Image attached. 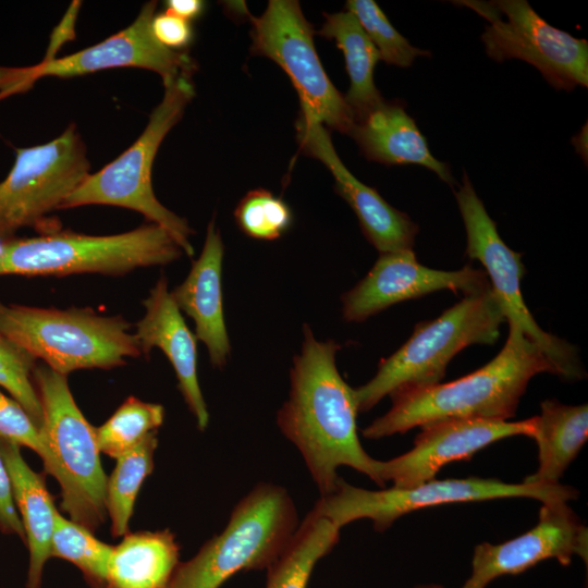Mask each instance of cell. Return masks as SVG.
<instances>
[{
  "instance_id": "cell-1",
  "label": "cell",
  "mask_w": 588,
  "mask_h": 588,
  "mask_svg": "<svg viewBox=\"0 0 588 588\" xmlns=\"http://www.w3.org/2000/svg\"><path fill=\"white\" fill-rule=\"evenodd\" d=\"M301 352L293 357L291 390L277 414L281 432L301 452L320 497L334 491L340 466H348L379 485L376 460L357 434L354 389L341 377L333 340L319 342L305 324Z\"/></svg>"
},
{
  "instance_id": "cell-2",
  "label": "cell",
  "mask_w": 588,
  "mask_h": 588,
  "mask_svg": "<svg viewBox=\"0 0 588 588\" xmlns=\"http://www.w3.org/2000/svg\"><path fill=\"white\" fill-rule=\"evenodd\" d=\"M555 370L541 348L510 327L498 355L476 371L446 383L390 394L391 408L363 430L381 439L444 419L507 420L516 413L530 379Z\"/></svg>"
},
{
  "instance_id": "cell-3",
  "label": "cell",
  "mask_w": 588,
  "mask_h": 588,
  "mask_svg": "<svg viewBox=\"0 0 588 588\" xmlns=\"http://www.w3.org/2000/svg\"><path fill=\"white\" fill-rule=\"evenodd\" d=\"M184 254L164 228L148 223L112 235L54 231L36 237L0 240V275H124L137 268L164 266Z\"/></svg>"
},
{
  "instance_id": "cell-4",
  "label": "cell",
  "mask_w": 588,
  "mask_h": 588,
  "mask_svg": "<svg viewBox=\"0 0 588 588\" xmlns=\"http://www.w3.org/2000/svg\"><path fill=\"white\" fill-rule=\"evenodd\" d=\"M504 322L491 289L463 296L439 317L417 324L411 338L379 363L372 379L354 389L358 412L369 411L394 392L440 383L458 352L475 344H494Z\"/></svg>"
},
{
  "instance_id": "cell-5",
  "label": "cell",
  "mask_w": 588,
  "mask_h": 588,
  "mask_svg": "<svg viewBox=\"0 0 588 588\" xmlns=\"http://www.w3.org/2000/svg\"><path fill=\"white\" fill-rule=\"evenodd\" d=\"M0 333L64 376L78 369H111L142 355L130 322L90 308L0 302Z\"/></svg>"
},
{
  "instance_id": "cell-6",
  "label": "cell",
  "mask_w": 588,
  "mask_h": 588,
  "mask_svg": "<svg viewBox=\"0 0 588 588\" xmlns=\"http://www.w3.org/2000/svg\"><path fill=\"white\" fill-rule=\"evenodd\" d=\"M298 525L287 491L261 482L234 506L219 535L193 559L177 564L167 588H219L241 571L267 569L286 549Z\"/></svg>"
},
{
  "instance_id": "cell-7",
  "label": "cell",
  "mask_w": 588,
  "mask_h": 588,
  "mask_svg": "<svg viewBox=\"0 0 588 588\" xmlns=\"http://www.w3.org/2000/svg\"><path fill=\"white\" fill-rule=\"evenodd\" d=\"M33 380L42 407L45 469L61 487V509L71 520L93 531L107 515L108 478L100 462L96 428L75 403L66 376L37 365Z\"/></svg>"
},
{
  "instance_id": "cell-8",
  "label": "cell",
  "mask_w": 588,
  "mask_h": 588,
  "mask_svg": "<svg viewBox=\"0 0 588 588\" xmlns=\"http://www.w3.org/2000/svg\"><path fill=\"white\" fill-rule=\"evenodd\" d=\"M189 74L163 82L162 100L152 110L139 137L117 159L90 173L64 200L61 209L87 205L127 208L142 213L150 223L167 229L184 254L194 255L188 222L166 208L156 197L151 173L157 151L170 130L181 120L195 96Z\"/></svg>"
},
{
  "instance_id": "cell-9",
  "label": "cell",
  "mask_w": 588,
  "mask_h": 588,
  "mask_svg": "<svg viewBox=\"0 0 588 588\" xmlns=\"http://www.w3.org/2000/svg\"><path fill=\"white\" fill-rule=\"evenodd\" d=\"M577 495L575 488L561 483H507L479 477L432 479L411 488L367 490L340 477L334 491L320 497L309 513L329 519L339 528L369 518L377 531H384L399 517L424 507L507 498H530L542 503L567 502Z\"/></svg>"
},
{
  "instance_id": "cell-10",
  "label": "cell",
  "mask_w": 588,
  "mask_h": 588,
  "mask_svg": "<svg viewBox=\"0 0 588 588\" xmlns=\"http://www.w3.org/2000/svg\"><path fill=\"white\" fill-rule=\"evenodd\" d=\"M86 146L75 125L57 138L17 148L14 164L0 182V240L33 226L44 233L60 230L48 216L90 174Z\"/></svg>"
},
{
  "instance_id": "cell-11",
  "label": "cell",
  "mask_w": 588,
  "mask_h": 588,
  "mask_svg": "<svg viewBox=\"0 0 588 588\" xmlns=\"http://www.w3.org/2000/svg\"><path fill=\"white\" fill-rule=\"evenodd\" d=\"M455 197L466 230L465 253L483 266L509 327L518 328L541 348L556 376L567 381L581 380L585 370L576 347L543 331L526 306L520 290L525 274L522 254L511 249L501 238L497 223L488 215L466 172Z\"/></svg>"
},
{
  "instance_id": "cell-12",
  "label": "cell",
  "mask_w": 588,
  "mask_h": 588,
  "mask_svg": "<svg viewBox=\"0 0 588 588\" xmlns=\"http://www.w3.org/2000/svg\"><path fill=\"white\" fill-rule=\"evenodd\" d=\"M246 16L252 24L250 53L269 58L283 69L298 94L301 111L348 135L354 125L353 113L320 62L313 26L298 1L270 0L260 16L248 10Z\"/></svg>"
},
{
  "instance_id": "cell-13",
  "label": "cell",
  "mask_w": 588,
  "mask_h": 588,
  "mask_svg": "<svg viewBox=\"0 0 588 588\" xmlns=\"http://www.w3.org/2000/svg\"><path fill=\"white\" fill-rule=\"evenodd\" d=\"M485 17L481 40L495 61L520 59L555 89L588 86V41L551 26L525 0L456 1Z\"/></svg>"
},
{
  "instance_id": "cell-14",
  "label": "cell",
  "mask_w": 588,
  "mask_h": 588,
  "mask_svg": "<svg viewBox=\"0 0 588 588\" xmlns=\"http://www.w3.org/2000/svg\"><path fill=\"white\" fill-rule=\"evenodd\" d=\"M157 2L146 3L135 21L101 42L75 53L46 57L30 66L0 65V101L28 91L42 77H72L114 68H140L158 73L162 82L182 74L193 75L195 61L185 51H174L159 44L151 22Z\"/></svg>"
},
{
  "instance_id": "cell-15",
  "label": "cell",
  "mask_w": 588,
  "mask_h": 588,
  "mask_svg": "<svg viewBox=\"0 0 588 588\" xmlns=\"http://www.w3.org/2000/svg\"><path fill=\"white\" fill-rule=\"evenodd\" d=\"M490 289L483 269L467 265L438 270L419 264L413 249L383 253L365 278L343 294L342 314L346 321L360 322L397 303L441 290L467 296Z\"/></svg>"
},
{
  "instance_id": "cell-16",
  "label": "cell",
  "mask_w": 588,
  "mask_h": 588,
  "mask_svg": "<svg viewBox=\"0 0 588 588\" xmlns=\"http://www.w3.org/2000/svg\"><path fill=\"white\" fill-rule=\"evenodd\" d=\"M413 448L388 461L376 460L380 487L411 488L434 479L449 463L469 460L479 450L513 436L532 437L535 417L519 420L444 419L420 427Z\"/></svg>"
},
{
  "instance_id": "cell-17",
  "label": "cell",
  "mask_w": 588,
  "mask_h": 588,
  "mask_svg": "<svg viewBox=\"0 0 588 588\" xmlns=\"http://www.w3.org/2000/svg\"><path fill=\"white\" fill-rule=\"evenodd\" d=\"M575 555L587 562V527L566 502L542 503L538 523L525 534L475 548L471 574L462 588H486L498 577L517 575L548 559L567 566Z\"/></svg>"
},
{
  "instance_id": "cell-18",
  "label": "cell",
  "mask_w": 588,
  "mask_h": 588,
  "mask_svg": "<svg viewBox=\"0 0 588 588\" xmlns=\"http://www.w3.org/2000/svg\"><path fill=\"white\" fill-rule=\"evenodd\" d=\"M297 140L304 154L321 161L335 181L336 193L354 210L366 238L380 254L413 249L418 225L372 187L355 177L339 158L324 125L301 111Z\"/></svg>"
},
{
  "instance_id": "cell-19",
  "label": "cell",
  "mask_w": 588,
  "mask_h": 588,
  "mask_svg": "<svg viewBox=\"0 0 588 588\" xmlns=\"http://www.w3.org/2000/svg\"><path fill=\"white\" fill-rule=\"evenodd\" d=\"M143 305L145 314L134 333L140 354L148 356L154 347L164 353L175 371L184 401L198 429L204 431L209 424V413L197 377V339L186 326L164 275L156 282Z\"/></svg>"
},
{
  "instance_id": "cell-20",
  "label": "cell",
  "mask_w": 588,
  "mask_h": 588,
  "mask_svg": "<svg viewBox=\"0 0 588 588\" xmlns=\"http://www.w3.org/2000/svg\"><path fill=\"white\" fill-rule=\"evenodd\" d=\"M223 254V242L212 219L199 257L186 279L171 292L179 309L193 319L195 336L206 345L210 363L217 368L226 365L231 350L221 289Z\"/></svg>"
},
{
  "instance_id": "cell-21",
  "label": "cell",
  "mask_w": 588,
  "mask_h": 588,
  "mask_svg": "<svg viewBox=\"0 0 588 588\" xmlns=\"http://www.w3.org/2000/svg\"><path fill=\"white\" fill-rule=\"evenodd\" d=\"M369 161L383 164H419L453 186L446 163L436 159L414 119L396 102L383 100L354 122L348 134Z\"/></svg>"
},
{
  "instance_id": "cell-22",
  "label": "cell",
  "mask_w": 588,
  "mask_h": 588,
  "mask_svg": "<svg viewBox=\"0 0 588 588\" xmlns=\"http://www.w3.org/2000/svg\"><path fill=\"white\" fill-rule=\"evenodd\" d=\"M15 506L23 524L29 551L27 588H40L42 569L51 556V539L57 510L44 478L24 461L20 446L0 440Z\"/></svg>"
},
{
  "instance_id": "cell-23",
  "label": "cell",
  "mask_w": 588,
  "mask_h": 588,
  "mask_svg": "<svg viewBox=\"0 0 588 588\" xmlns=\"http://www.w3.org/2000/svg\"><path fill=\"white\" fill-rule=\"evenodd\" d=\"M179 554L169 529L125 534L113 547L103 588H167Z\"/></svg>"
},
{
  "instance_id": "cell-24",
  "label": "cell",
  "mask_w": 588,
  "mask_h": 588,
  "mask_svg": "<svg viewBox=\"0 0 588 588\" xmlns=\"http://www.w3.org/2000/svg\"><path fill=\"white\" fill-rule=\"evenodd\" d=\"M538 445V468L527 476L526 483L558 485L588 438V407L564 405L556 400L541 403L535 416L532 437Z\"/></svg>"
},
{
  "instance_id": "cell-25",
  "label": "cell",
  "mask_w": 588,
  "mask_h": 588,
  "mask_svg": "<svg viewBox=\"0 0 588 588\" xmlns=\"http://www.w3.org/2000/svg\"><path fill=\"white\" fill-rule=\"evenodd\" d=\"M323 16L326 21L317 34L335 40L344 54L351 83L344 99L355 122L384 100L373 81L380 54L351 12L323 13Z\"/></svg>"
},
{
  "instance_id": "cell-26",
  "label": "cell",
  "mask_w": 588,
  "mask_h": 588,
  "mask_svg": "<svg viewBox=\"0 0 588 588\" xmlns=\"http://www.w3.org/2000/svg\"><path fill=\"white\" fill-rule=\"evenodd\" d=\"M340 529L308 513L286 549L267 568L266 588H306L316 563L338 543Z\"/></svg>"
},
{
  "instance_id": "cell-27",
  "label": "cell",
  "mask_w": 588,
  "mask_h": 588,
  "mask_svg": "<svg viewBox=\"0 0 588 588\" xmlns=\"http://www.w3.org/2000/svg\"><path fill=\"white\" fill-rule=\"evenodd\" d=\"M157 445V432H154L137 448L117 458V465L107 479L106 510L114 537L127 534L128 520L140 486L152 471Z\"/></svg>"
},
{
  "instance_id": "cell-28",
  "label": "cell",
  "mask_w": 588,
  "mask_h": 588,
  "mask_svg": "<svg viewBox=\"0 0 588 588\" xmlns=\"http://www.w3.org/2000/svg\"><path fill=\"white\" fill-rule=\"evenodd\" d=\"M163 419L162 405L130 396L103 425L96 428L99 451L119 458L157 432Z\"/></svg>"
},
{
  "instance_id": "cell-29",
  "label": "cell",
  "mask_w": 588,
  "mask_h": 588,
  "mask_svg": "<svg viewBox=\"0 0 588 588\" xmlns=\"http://www.w3.org/2000/svg\"><path fill=\"white\" fill-rule=\"evenodd\" d=\"M112 551V546L98 540L89 529L57 512L51 556L76 565L93 588H103Z\"/></svg>"
},
{
  "instance_id": "cell-30",
  "label": "cell",
  "mask_w": 588,
  "mask_h": 588,
  "mask_svg": "<svg viewBox=\"0 0 588 588\" xmlns=\"http://www.w3.org/2000/svg\"><path fill=\"white\" fill-rule=\"evenodd\" d=\"M346 11L358 21L364 32L377 48L380 60L388 64L408 68L417 57L430 56L427 50L412 46L387 19L372 0H348Z\"/></svg>"
},
{
  "instance_id": "cell-31",
  "label": "cell",
  "mask_w": 588,
  "mask_h": 588,
  "mask_svg": "<svg viewBox=\"0 0 588 588\" xmlns=\"http://www.w3.org/2000/svg\"><path fill=\"white\" fill-rule=\"evenodd\" d=\"M234 219L243 233L261 241L281 237L293 220L287 204L265 188L249 191L237 204Z\"/></svg>"
},
{
  "instance_id": "cell-32",
  "label": "cell",
  "mask_w": 588,
  "mask_h": 588,
  "mask_svg": "<svg viewBox=\"0 0 588 588\" xmlns=\"http://www.w3.org/2000/svg\"><path fill=\"white\" fill-rule=\"evenodd\" d=\"M37 359L0 333V387L28 413L41 428L42 407L34 384Z\"/></svg>"
},
{
  "instance_id": "cell-33",
  "label": "cell",
  "mask_w": 588,
  "mask_h": 588,
  "mask_svg": "<svg viewBox=\"0 0 588 588\" xmlns=\"http://www.w3.org/2000/svg\"><path fill=\"white\" fill-rule=\"evenodd\" d=\"M0 440L34 450L41 460L45 445L40 428L14 399L0 391Z\"/></svg>"
},
{
  "instance_id": "cell-34",
  "label": "cell",
  "mask_w": 588,
  "mask_h": 588,
  "mask_svg": "<svg viewBox=\"0 0 588 588\" xmlns=\"http://www.w3.org/2000/svg\"><path fill=\"white\" fill-rule=\"evenodd\" d=\"M151 32L159 44L174 51H183L193 39L191 22L168 11L155 14Z\"/></svg>"
},
{
  "instance_id": "cell-35",
  "label": "cell",
  "mask_w": 588,
  "mask_h": 588,
  "mask_svg": "<svg viewBox=\"0 0 588 588\" xmlns=\"http://www.w3.org/2000/svg\"><path fill=\"white\" fill-rule=\"evenodd\" d=\"M0 530L25 541V532L15 506L11 478L0 450Z\"/></svg>"
},
{
  "instance_id": "cell-36",
  "label": "cell",
  "mask_w": 588,
  "mask_h": 588,
  "mask_svg": "<svg viewBox=\"0 0 588 588\" xmlns=\"http://www.w3.org/2000/svg\"><path fill=\"white\" fill-rule=\"evenodd\" d=\"M204 9L205 2L200 0H168L166 2V11L188 22L197 19Z\"/></svg>"
},
{
  "instance_id": "cell-37",
  "label": "cell",
  "mask_w": 588,
  "mask_h": 588,
  "mask_svg": "<svg viewBox=\"0 0 588 588\" xmlns=\"http://www.w3.org/2000/svg\"><path fill=\"white\" fill-rule=\"evenodd\" d=\"M415 588H444V587L441 586V585H437V584H429V585L417 586Z\"/></svg>"
}]
</instances>
